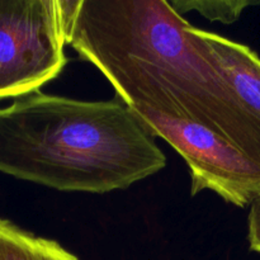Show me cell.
Masks as SVG:
<instances>
[{"mask_svg":"<svg viewBox=\"0 0 260 260\" xmlns=\"http://www.w3.org/2000/svg\"><path fill=\"white\" fill-rule=\"evenodd\" d=\"M0 260H79L57 241L36 236L0 218Z\"/></svg>","mask_w":260,"mask_h":260,"instance_id":"cell-5","label":"cell"},{"mask_svg":"<svg viewBox=\"0 0 260 260\" xmlns=\"http://www.w3.org/2000/svg\"><path fill=\"white\" fill-rule=\"evenodd\" d=\"M134 113L184 160L192 179V196L212 190L238 207H246L260 197V168L228 141L197 124L151 112Z\"/></svg>","mask_w":260,"mask_h":260,"instance_id":"cell-4","label":"cell"},{"mask_svg":"<svg viewBox=\"0 0 260 260\" xmlns=\"http://www.w3.org/2000/svg\"><path fill=\"white\" fill-rule=\"evenodd\" d=\"M248 240L251 250L260 254V197L250 205L248 217Z\"/></svg>","mask_w":260,"mask_h":260,"instance_id":"cell-7","label":"cell"},{"mask_svg":"<svg viewBox=\"0 0 260 260\" xmlns=\"http://www.w3.org/2000/svg\"><path fill=\"white\" fill-rule=\"evenodd\" d=\"M165 165L156 137L117 96L85 102L38 90L0 108V173L17 179L104 194Z\"/></svg>","mask_w":260,"mask_h":260,"instance_id":"cell-2","label":"cell"},{"mask_svg":"<svg viewBox=\"0 0 260 260\" xmlns=\"http://www.w3.org/2000/svg\"><path fill=\"white\" fill-rule=\"evenodd\" d=\"M60 0H0V99L20 98L66 65Z\"/></svg>","mask_w":260,"mask_h":260,"instance_id":"cell-3","label":"cell"},{"mask_svg":"<svg viewBox=\"0 0 260 260\" xmlns=\"http://www.w3.org/2000/svg\"><path fill=\"white\" fill-rule=\"evenodd\" d=\"M168 3L180 15L194 10L211 22H221L223 24H233L240 18L245 8L259 4V2L249 0H172Z\"/></svg>","mask_w":260,"mask_h":260,"instance_id":"cell-6","label":"cell"},{"mask_svg":"<svg viewBox=\"0 0 260 260\" xmlns=\"http://www.w3.org/2000/svg\"><path fill=\"white\" fill-rule=\"evenodd\" d=\"M66 42L132 112L197 124L260 168V114L167 0H61Z\"/></svg>","mask_w":260,"mask_h":260,"instance_id":"cell-1","label":"cell"}]
</instances>
